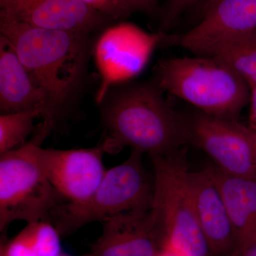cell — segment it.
I'll return each mask as SVG.
<instances>
[{
  "mask_svg": "<svg viewBox=\"0 0 256 256\" xmlns=\"http://www.w3.org/2000/svg\"><path fill=\"white\" fill-rule=\"evenodd\" d=\"M154 82L111 89L100 104L106 153L129 146L150 156H168L190 144V119L164 100Z\"/></svg>",
  "mask_w": 256,
  "mask_h": 256,
  "instance_id": "obj_1",
  "label": "cell"
},
{
  "mask_svg": "<svg viewBox=\"0 0 256 256\" xmlns=\"http://www.w3.org/2000/svg\"><path fill=\"white\" fill-rule=\"evenodd\" d=\"M0 36L44 92L47 104L42 124L53 129L82 79L90 34L36 28L0 14Z\"/></svg>",
  "mask_w": 256,
  "mask_h": 256,
  "instance_id": "obj_2",
  "label": "cell"
},
{
  "mask_svg": "<svg viewBox=\"0 0 256 256\" xmlns=\"http://www.w3.org/2000/svg\"><path fill=\"white\" fill-rule=\"evenodd\" d=\"M153 82L163 92L220 118L236 120L250 101L248 84L226 64L212 56L161 60Z\"/></svg>",
  "mask_w": 256,
  "mask_h": 256,
  "instance_id": "obj_3",
  "label": "cell"
},
{
  "mask_svg": "<svg viewBox=\"0 0 256 256\" xmlns=\"http://www.w3.org/2000/svg\"><path fill=\"white\" fill-rule=\"evenodd\" d=\"M142 156L141 152L132 150L126 161L106 171L98 188L88 198L56 207L48 222L62 236H66L88 224H102L121 214L150 208L154 181H150L144 169Z\"/></svg>",
  "mask_w": 256,
  "mask_h": 256,
  "instance_id": "obj_4",
  "label": "cell"
},
{
  "mask_svg": "<svg viewBox=\"0 0 256 256\" xmlns=\"http://www.w3.org/2000/svg\"><path fill=\"white\" fill-rule=\"evenodd\" d=\"M154 168L152 218L164 246L186 256H210L188 184L186 148L168 156H150Z\"/></svg>",
  "mask_w": 256,
  "mask_h": 256,
  "instance_id": "obj_5",
  "label": "cell"
},
{
  "mask_svg": "<svg viewBox=\"0 0 256 256\" xmlns=\"http://www.w3.org/2000/svg\"><path fill=\"white\" fill-rule=\"evenodd\" d=\"M65 202L37 164L32 140L0 154L1 233L16 220H48L50 212Z\"/></svg>",
  "mask_w": 256,
  "mask_h": 256,
  "instance_id": "obj_6",
  "label": "cell"
},
{
  "mask_svg": "<svg viewBox=\"0 0 256 256\" xmlns=\"http://www.w3.org/2000/svg\"><path fill=\"white\" fill-rule=\"evenodd\" d=\"M164 34H150L130 23L109 26L94 46V56L100 78L96 96L100 104L112 87L134 78L144 68L152 50Z\"/></svg>",
  "mask_w": 256,
  "mask_h": 256,
  "instance_id": "obj_7",
  "label": "cell"
},
{
  "mask_svg": "<svg viewBox=\"0 0 256 256\" xmlns=\"http://www.w3.org/2000/svg\"><path fill=\"white\" fill-rule=\"evenodd\" d=\"M36 132L32 138V152L37 164L50 184L68 203L88 198L105 176L102 143L90 148L56 150L42 148L46 138Z\"/></svg>",
  "mask_w": 256,
  "mask_h": 256,
  "instance_id": "obj_8",
  "label": "cell"
},
{
  "mask_svg": "<svg viewBox=\"0 0 256 256\" xmlns=\"http://www.w3.org/2000/svg\"><path fill=\"white\" fill-rule=\"evenodd\" d=\"M190 119V144L229 175L256 178V136L248 126L200 111Z\"/></svg>",
  "mask_w": 256,
  "mask_h": 256,
  "instance_id": "obj_9",
  "label": "cell"
},
{
  "mask_svg": "<svg viewBox=\"0 0 256 256\" xmlns=\"http://www.w3.org/2000/svg\"><path fill=\"white\" fill-rule=\"evenodd\" d=\"M256 30V0H212L201 21L180 35H165L161 44L210 56L225 42Z\"/></svg>",
  "mask_w": 256,
  "mask_h": 256,
  "instance_id": "obj_10",
  "label": "cell"
},
{
  "mask_svg": "<svg viewBox=\"0 0 256 256\" xmlns=\"http://www.w3.org/2000/svg\"><path fill=\"white\" fill-rule=\"evenodd\" d=\"M0 14L36 28L88 34L114 22L79 0H0Z\"/></svg>",
  "mask_w": 256,
  "mask_h": 256,
  "instance_id": "obj_11",
  "label": "cell"
},
{
  "mask_svg": "<svg viewBox=\"0 0 256 256\" xmlns=\"http://www.w3.org/2000/svg\"><path fill=\"white\" fill-rule=\"evenodd\" d=\"M148 210L121 214L106 220L92 247L94 256H158L164 242Z\"/></svg>",
  "mask_w": 256,
  "mask_h": 256,
  "instance_id": "obj_12",
  "label": "cell"
},
{
  "mask_svg": "<svg viewBox=\"0 0 256 256\" xmlns=\"http://www.w3.org/2000/svg\"><path fill=\"white\" fill-rule=\"evenodd\" d=\"M188 180L197 220L210 256H228L236 245V234L220 190L206 168L190 171Z\"/></svg>",
  "mask_w": 256,
  "mask_h": 256,
  "instance_id": "obj_13",
  "label": "cell"
},
{
  "mask_svg": "<svg viewBox=\"0 0 256 256\" xmlns=\"http://www.w3.org/2000/svg\"><path fill=\"white\" fill-rule=\"evenodd\" d=\"M46 97L5 38L0 36L1 114L41 110L44 116Z\"/></svg>",
  "mask_w": 256,
  "mask_h": 256,
  "instance_id": "obj_14",
  "label": "cell"
},
{
  "mask_svg": "<svg viewBox=\"0 0 256 256\" xmlns=\"http://www.w3.org/2000/svg\"><path fill=\"white\" fill-rule=\"evenodd\" d=\"M206 169L228 210L236 244L256 240V178L227 174L214 164L207 165Z\"/></svg>",
  "mask_w": 256,
  "mask_h": 256,
  "instance_id": "obj_15",
  "label": "cell"
},
{
  "mask_svg": "<svg viewBox=\"0 0 256 256\" xmlns=\"http://www.w3.org/2000/svg\"><path fill=\"white\" fill-rule=\"evenodd\" d=\"M210 56L226 64L249 87L256 86V30L225 42Z\"/></svg>",
  "mask_w": 256,
  "mask_h": 256,
  "instance_id": "obj_16",
  "label": "cell"
},
{
  "mask_svg": "<svg viewBox=\"0 0 256 256\" xmlns=\"http://www.w3.org/2000/svg\"><path fill=\"white\" fill-rule=\"evenodd\" d=\"M41 110L21 111L0 116V154L13 150L24 144L33 132L35 119L42 117Z\"/></svg>",
  "mask_w": 256,
  "mask_h": 256,
  "instance_id": "obj_17",
  "label": "cell"
},
{
  "mask_svg": "<svg viewBox=\"0 0 256 256\" xmlns=\"http://www.w3.org/2000/svg\"><path fill=\"white\" fill-rule=\"evenodd\" d=\"M26 226L37 256H60L63 254L60 244L62 236L48 220L28 224Z\"/></svg>",
  "mask_w": 256,
  "mask_h": 256,
  "instance_id": "obj_18",
  "label": "cell"
},
{
  "mask_svg": "<svg viewBox=\"0 0 256 256\" xmlns=\"http://www.w3.org/2000/svg\"><path fill=\"white\" fill-rule=\"evenodd\" d=\"M82 4L111 20H120L134 12L130 4L124 0H79Z\"/></svg>",
  "mask_w": 256,
  "mask_h": 256,
  "instance_id": "obj_19",
  "label": "cell"
},
{
  "mask_svg": "<svg viewBox=\"0 0 256 256\" xmlns=\"http://www.w3.org/2000/svg\"><path fill=\"white\" fill-rule=\"evenodd\" d=\"M0 256H38L28 226L12 240L2 239Z\"/></svg>",
  "mask_w": 256,
  "mask_h": 256,
  "instance_id": "obj_20",
  "label": "cell"
},
{
  "mask_svg": "<svg viewBox=\"0 0 256 256\" xmlns=\"http://www.w3.org/2000/svg\"><path fill=\"white\" fill-rule=\"evenodd\" d=\"M198 0H168L161 13L160 33L164 34Z\"/></svg>",
  "mask_w": 256,
  "mask_h": 256,
  "instance_id": "obj_21",
  "label": "cell"
},
{
  "mask_svg": "<svg viewBox=\"0 0 256 256\" xmlns=\"http://www.w3.org/2000/svg\"><path fill=\"white\" fill-rule=\"evenodd\" d=\"M228 256H256V240L236 244Z\"/></svg>",
  "mask_w": 256,
  "mask_h": 256,
  "instance_id": "obj_22",
  "label": "cell"
},
{
  "mask_svg": "<svg viewBox=\"0 0 256 256\" xmlns=\"http://www.w3.org/2000/svg\"><path fill=\"white\" fill-rule=\"evenodd\" d=\"M132 6L134 11L152 14L156 9L158 0H124Z\"/></svg>",
  "mask_w": 256,
  "mask_h": 256,
  "instance_id": "obj_23",
  "label": "cell"
},
{
  "mask_svg": "<svg viewBox=\"0 0 256 256\" xmlns=\"http://www.w3.org/2000/svg\"><path fill=\"white\" fill-rule=\"evenodd\" d=\"M250 96L249 102L250 104V108L248 124L247 126L256 136V86H250Z\"/></svg>",
  "mask_w": 256,
  "mask_h": 256,
  "instance_id": "obj_24",
  "label": "cell"
},
{
  "mask_svg": "<svg viewBox=\"0 0 256 256\" xmlns=\"http://www.w3.org/2000/svg\"><path fill=\"white\" fill-rule=\"evenodd\" d=\"M158 256H186L184 255L181 252H178L176 249L169 246H164L160 250Z\"/></svg>",
  "mask_w": 256,
  "mask_h": 256,
  "instance_id": "obj_25",
  "label": "cell"
},
{
  "mask_svg": "<svg viewBox=\"0 0 256 256\" xmlns=\"http://www.w3.org/2000/svg\"><path fill=\"white\" fill-rule=\"evenodd\" d=\"M60 256H94L92 254H85V255H80V256H74V255H69V254H62Z\"/></svg>",
  "mask_w": 256,
  "mask_h": 256,
  "instance_id": "obj_26",
  "label": "cell"
}]
</instances>
